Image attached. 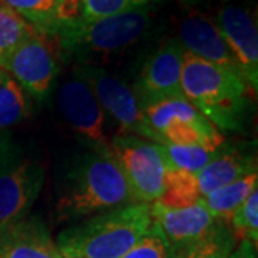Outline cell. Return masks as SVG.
Returning <instances> with one entry per match:
<instances>
[{"label":"cell","instance_id":"obj_30","mask_svg":"<svg viewBox=\"0 0 258 258\" xmlns=\"http://www.w3.org/2000/svg\"><path fill=\"white\" fill-rule=\"evenodd\" d=\"M0 6H3V2L2 0H0Z\"/></svg>","mask_w":258,"mask_h":258},{"label":"cell","instance_id":"obj_21","mask_svg":"<svg viewBox=\"0 0 258 258\" xmlns=\"http://www.w3.org/2000/svg\"><path fill=\"white\" fill-rule=\"evenodd\" d=\"M237 244L238 241L230 225L217 221L203 240L174 258H228Z\"/></svg>","mask_w":258,"mask_h":258},{"label":"cell","instance_id":"obj_27","mask_svg":"<svg viewBox=\"0 0 258 258\" xmlns=\"http://www.w3.org/2000/svg\"><path fill=\"white\" fill-rule=\"evenodd\" d=\"M228 258H257V244L247 240L238 241Z\"/></svg>","mask_w":258,"mask_h":258},{"label":"cell","instance_id":"obj_23","mask_svg":"<svg viewBox=\"0 0 258 258\" xmlns=\"http://www.w3.org/2000/svg\"><path fill=\"white\" fill-rule=\"evenodd\" d=\"M165 158L166 169H182L191 174H198L208 162L217 157V151H207L200 147H179V145H161Z\"/></svg>","mask_w":258,"mask_h":258},{"label":"cell","instance_id":"obj_5","mask_svg":"<svg viewBox=\"0 0 258 258\" xmlns=\"http://www.w3.org/2000/svg\"><path fill=\"white\" fill-rule=\"evenodd\" d=\"M149 141L159 145L200 147L217 151L225 138L185 98L158 102L144 109Z\"/></svg>","mask_w":258,"mask_h":258},{"label":"cell","instance_id":"obj_26","mask_svg":"<svg viewBox=\"0 0 258 258\" xmlns=\"http://www.w3.org/2000/svg\"><path fill=\"white\" fill-rule=\"evenodd\" d=\"M122 258H174L165 235L155 222L148 232Z\"/></svg>","mask_w":258,"mask_h":258},{"label":"cell","instance_id":"obj_22","mask_svg":"<svg viewBox=\"0 0 258 258\" xmlns=\"http://www.w3.org/2000/svg\"><path fill=\"white\" fill-rule=\"evenodd\" d=\"M39 33L18 13L6 6H0V66L13 50L29 37Z\"/></svg>","mask_w":258,"mask_h":258},{"label":"cell","instance_id":"obj_3","mask_svg":"<svg viewBox=\"0 0 258 258\" xmlns=\"http://www.w3.org/2000/svg\"><path fill=\"white\" fill-rule=\"evenodd\" d=\"M152 225L149 204L132 203L99 212L63 230L57 237L60 252L85 258H122Z\"/></svg>","mask_w":258,"mask_h":258},{"label":"cell","instance_id":"obj_4","mask_svg":"<svg viewBox=\"0 0 258 258\" xmlns=\"http://www.w3.org/2000/svg\"><path fill=\"white\" fill-rule=\"evenodd\" d=\"M152 25L149 9H138L111 18L74 19L59 23L49 35L66 59L78 64H93L138 43Z\"/></svg>","mask_w":258,"mask_h":258},{"label":"cell","instance_id":"obj_19","mask_svg":"<svg viewBox=\"0 0 258 258\" xmlns=\"http://www.w3.org/2000/svg\"><path fill=\"white\" fill-rule=\"evenodd\" d=\"M26 91L0 68V129L16 125L29 116Z\"/></svg>","mask_w":258,"mask_h":258},{"label":"cell","instance_id":"obj_8","mask_svg":"<svg viewBox=\"0 0 258 258\" xmlns=\"http://www.w3.org/2000/svg\"><path fill=\"white\" fill-rule=\"evenodd\" d=\"M74 75L91 88L103 112L118 122L120 134L149 141L144 109L129 85L96 64H78L75 66Z\"/></svg>","mask_w":258,"mask_h":258},{"label":"cell","instance_id":"obj_14","mask_svg":"<svg viewBox=\"0 0 258 258\" xmlns=\"http://www.w3.org/2000/svg\"><path fill=\"white\" fill-rule=\"evenodd\" d=\"M178 40L186 52L241 75L230 47L211 19L203 15H191L184 18L179 23Z\"/></svg>","mask_w":258,"mask_h":258},{"label":"cell","instance_id":"obj_29","mask_svg":"<svg viewBox=\"0 0 258 258\" xmlns=\"http://www.w3.org/2000/svg\"><path fill=\"white\" fill-rule=\"evenodd\" d=\"M182 2H184V3H188V5H195L198 0H182Z\"/></svg>","mask_w":258,"mask_h":258},{"label":"cell","instance_id":"obj_15","mask_svg":"<svg viewBox=\"0 0 258 258\" xmlns=\"http://www.w3.org/2000/svg\"><path fill=\"white\" fill-rule=\"evenodd\" d=\"M0 258H62V254L46 224L28 215L0 232Z\"/></svg>","mask_w":258,"mask_h":258},{"label":"cell","instance_id":"obj_10","mask_svg":"<svg viewBox=\"0 0 258 258\" xmlns=\"http://www.w3.org/2000/svg\"><path fill=\"white\" fill-rule=\"evenodd\" d=\"M0 68L39 101L49 95L59 72L55 52L42 33H36L19 45Z\"/></svg>","mask_w":258,"mask_h":258},{"label":"cell","instance_id":"obj_20","mask_svg":"<svg viewBox=\"0 0 258 258\" xmlns=\"http://www.w3.org/2000/svg\"><path fill=\"white\" fill-rule=\"evenodd\" d=\"M201 198L197 175L182 169L168 168L164 178V194L158 200L171 208H185Z\"/></svg>","mask_w":258,"mask_h":258},{"label":"cell","instance_id":"obj_24","mask_svg":"<svg viewBox=\"0 0 258 258\" xmlns=\"http://www.w3.org/2000/svg\"><path fill=\"white\" fill-rule=\"evenodd\" d=\"M231 231L237 241L247 240L257 244L258 241V189L241 204L228 220Z\"/></svg>","mask_w":258,"mask_h":258},{"label":"cell","instance_id":"obj_9","mask_svg":"<svg viewBox=\"0 0 258 258\" xmlns=\"http://www.w3.org/2000/svg\"><path fill=\"white\" fill-rule=\"evenodd\" d=\"M184 55V46L178 37H172L148 57L134 88L142 109L166 99L184 98L181 89Z\"/></svg>","mask_w":258,"mask_h":258},{"label":"cell","instance_id":"obj_2","mask_svg":"<svg viewBox=\"0 0 258 258\" xmlns=\"http://www.w3.org/2000/svg\"><path fill=\"white\" fill-rule=\"evenodd\" d=\"M132 203L125 178L102 145L81 157L71 168L56 203V212L62 220L78 221Z\"/></svg>","mask_w":258,"mask_h":258},{"label":"cell","instance_id":"obj_16","mask_svg":"<svg viewBox=\"0 0 258 258\" xmlns=\"http://www.w3.org/2000/svg\"><path fill=\"white\" fill-rule=\"evenodd\" d=\"M257 172V157L251 147L224 144L217 157L197 174L201 198L242 176Z\"/></svg>","mask_w":258,"mask_h":258},{"label":"cell","instance_id":"obj_1","mask_svg":"<svg viewBox=\"0 0 258 258\" xmlns=\"http://www.w3.org/2000/svg\"><path fill=\"white\" fill-rule=\"evenodd\" d=\"M181 89L185 99L222 135L245 131L254 92L241 75L185 50Z\"/></svg>","mask_w":258,"mask_h":258},{"label":"cell","instance_id":"obj_7","mask_svg":"<svg viewBox=\"0 0 258 258\" xmlns=\"http://www.w3.org/2000/svg\"><path fill=\"white\" fill-rule=\"evenodd\" d=\"M45 168L0 139V232L26 218L45 182Z\"/></svg>","mask_w":258,"mask_h":258},{"label":"cell","instance_id":"obj_13","mask_svg":"<svg viewBox=\"0 0 258 258\" xmlns=\"http://www.w3.org/2000/svg\"><path fill=\"white\" fill-rule=\"evenodd\" d=\"M149 211L152 222H155L165 235L174 257L203 240L218 221L207 210L201 198L185 208H171L159 201H154L149 204Z\"/></svg>","mask_w":258,"mask_h":258},{"label":"cell","instance_id":"obj_6","mask_svg":"<svg viewBox=\"0 0 258 258\" xmlns=\"http://www.w3.org/2000/svg\"><path fill=\"white\" fill-rule=\"evenodd\" d=\"M105 148L120 169L134 203L152 204L164 194L166 162L159 144L119 134Z\"/></svg>","mask_w":258,"mask_h":258},{"label":"cell","instance_id":"obj_11","mask_svg":"<svg viewBox=\"0 0 258 258\" xmlns=\"http://www.w3.org/2000/svg\"><path fill=\"white\" fill-rule=\"evenodd\" d=\"M57 108L69 128L85 142L92 148L105 145V112L91 88L76 75L59 88Z\"/></svg>","mask_w":258,"mask_h":258},{"label":"cell","instance_id":"obj_12","mask_svg":"<svg viewBox=\"0 0 258 258\" xmlns=\"http://www.w3.org/2000/svg\"><path fill=\"white\" fill-rule=\"evenodd\" d=\"M240 68L241 76L254 93L258 91L257 23L248 10L227 5L214 20Z\"/></svg>","mask_w":258,"mask_h":258},{"label":"cell","instance_id":"obj_17","mask_svg":"<svg viewBox=\"0 0 258 258\" xmlns=\"http://www.w3.org/2000/svg\"><path fill=\"white\" fill-rule=\"evenodd\" d=\"M258 189V174H249L242 176L228 185L212 191L207 197L201 198L212 217L218 221L228 224V220L241 204L248 198L251 194Z\"/></svg>","mask_w":258,"mask_h":258},{"label":"cell","instance_id":"obj_25","mask_svg":"<svg viewBox=\"0 0 258 258\" xmlns=\"http://www.w3.org/2000/svg\"><path fill=\"white\" fill-rule=\"evenodd\" d=\"M148 5L149 0H81V18L85 20L111 18L134 10L145 9Z\"/></svg>","mask_w":258,"mask_h":258},{"label":"cell","instance_id":"obj_18","mask_svg":"<svg viewBox=\"0 0 258 258\" xmlns=\"http://www.w3.org/2000/svg\"><path fill=\"white\" fill-rule=\"evenodd\" d=\"M19 16L35 26L39 33L49 36L53 29L63 22L64 0H2Z\"/></svg>","mask_w":258,"mask_h":258},{"label":"cell","instance_id":"obj_28","mask_svg":"<svg viewBox=\"0 0 258 258\" xmlns=\"http://www.w3.org/2000/svg\"><path fill=\"white\" fill-rule=\"evenodd\" d=\"M62 254V258H85L79 254H74V252H60Z\"/></svg>","mask_w":258,"mask_h":258}]
</instances>
